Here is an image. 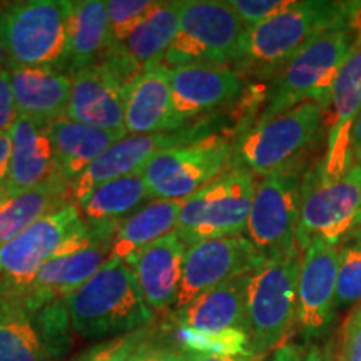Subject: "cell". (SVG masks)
<instances>
[{
    "instance_id": "obj_7",
    "label": "cell",
    "mask_w": 361,
    "mask_h": 361,
    "mask_svg": "<svg viewBox=\"0 0 361 361\" xmlns=\"http://www.w3.org/2000/svg\"><path fill=\"white\" fill-rule=\"evenodd\" d=\"M246 25L228 2L183 0L179 29L162 64L234 67L245 39Z\"/></svg>"
},
{
    "instance_id": "obj_23",
    "label": "cell",
    "mask_w": 361,
    "mask_h": 361,
    "mask_svg": "<svg viewBox=\"0 0 361 361\" xmlns=\"http://www.w3.org/2000/svg\"><path fill=\"white\" fill-rule=\"evenodd\" d=\"M126 133L133 135L164 134L179 130L174 117L171 69L152 64L129 85L124 111Z\"/></svg>"
},
{
    "instance_id": "obj_29",
    "label": "cell",
    "mask_w": 361,
    "mask_h": 361,
    "mask_svg": "<svg viewBox=\"0 0 361 361\" xmlns=\"http://www.w3.org/2000/svg\"><path fill=\"white\" fill-rule=\"evenodd\" d=\"M109 45V19L106 2H69V74L101 61Z\"/></svg>"
},
{
    "instance_id": "obj_49",
    "label": "cell",
    "mask_w": 361,
    "mask_h": 361,
    "mask_svg": "<svg viewBox=\"0 0 361 361\" xmlns=\"http://www.w3.org/2000/svg\"><path fill=\"white\" fill-rule=\"evenodd\" d=\"M4 61H6V52H4L2 40H0V69H2V67H4Z\"/></svg>"
},
{
    "instance_id": "obj_46",
    "label": "cell",
    "mask_w": 361,
    "mask_h": 361,
    "mask_svg": "<svg viewBox=\"0 0 361 361\" xmlns=\"http://www.w3.org/2000/svg\"><path fill=\"white\" fill-rule=\"evenodd\" d=\"M303 361H324V350L319 348L318 345H311L310 348L306 350Z\"/></svg>"
},
{
    "instance_id": "obj_47",
    "label": "cell",
    "mask_w": 361,
    "mask_h": 361,
    "mask_svg": "<svg viewBox=\"0 0 361 361\" xmlns=\"http://www.w3.org/2000/svg\"><path fill=\"white\" fill-rule=\"evenodd\" d=\"M162 361H183V351L166 346L164 355H162Z\"/></svg>"
},
{
    "instance_id": "obj_45",
    "label": "cell",
    "mask_w": 361,
    "mask_h": 361,
    "mask_svg": "<svg viewBox=\"0 0 361 361\" xmlns=\"http://www.w3.org/2000/svg\"><path fill=\"white\" fill-rule=\"evenodd\" d=\"M351 157H353V164L361 166V111L351 129Z\"/></svg>"
},
{
    "instance_id": "obj_4",
    "label": "cell",
    "mask_w": 361,
    "mask_h": 361,
    "mask_svg": "<svg viewBox=\"0 0 361 361\" xmlns=\"http://www.w3.org/2000/svg\"><path fill=\"white\" fill-rule=\"evenodd\" d=\"M300 247L264 259L246 284V329L251 353L263 360L286 345L298 318Z\"/></svg>"
},
{
    "instance_id": "obj_17",
    "label": "cell",
    "mask_w": 361,
    "mask_h": 361,
    "mask_svg": "<svg viewBox=\"0 0 361 361\" xmlns=\"http://www.w3.org/2000/svg\"><path fill=\"white\" fill-rule=\"evenodd\" d=\"M338 245L314 238L303 251L298 276V318L306 341L323 336L335 313Z\"/></svg>"
},
{
    "instance_id": "obj_6",
    "label": "cell",
    "mask_w": 361,
    "mask_h": 361,
    "mask_svg": "<svg viewBox=\"0 0 361 361\" xmlns=\"http://www.w3.org/2000/svg\"><path fill=\"white\" fill-rule=\"evenodd\" d=\"M0 40L7 66H69V2L24 0L0 7Z\"/></svg>"
},
{
    "instance_id": "obj_13",
    "label": "cell",
    "mask_w": 361,
    "mask_h": 361,
    "mask_svg": "<svg viewBox=\"0 0 361 361\" xmlns=\"http://www.w3.org/2000/svg\"><path fill=\"white\" fill-rule=\"evenodd\" d=\"M306 168L256 179L246 238L264 259L296 246Z\"/></svg>"
},
{
    "instance_id": "obj_39",
    "label": "cell",
    "mask_w": 361,
    "mask_h": 361,
    "mask_svg": "<svg viewBox=\"0 0 361 361\" xmlns=\"http://www.w3.org/2000/svg\"><path fill=\"white\" fill-rule=\"evenodd\" d=\"M19 111L13 101L11 75L7 67L0 69V134H8L16 124Z\"/></svg>"
},
{
    "instance_id": "obj_5",
    "label": "cell",
    "mask_w": 361,
    "mask_h": 361,
    "mask_svg": "<svg viewBox=\"0 0 361 361\" xmlns=\"http://www.w3.org/2000/svg\"><path fill=\"white\" fill-rule=\"evenodd\" d=\"M353 45L355 35L346 25L316 35L269 80L256 119H269L303 102H316L328 112L333 84Z\"/></svg>"
},
{
    "instance_id": "obj_9",
    "label": "cell",
    "mask_w": 361,
    "mask_h": 361,
    "mask_svg": "<svg viewBox=\"0 0 361 361\" xmlns=\"http://www.w3.org/2000/svg\"><path fill=\"white\" fill-rule=\"evenodd\" d=\"M256 176L231 168L183 201L176 233L188 246L206 239L245 236Z\"/></svg>"
},
{
    "instance_id": "obj_12",
    "label": "cell",
    "mask_w": 361,
    "mask_h": 361,
    "mask_svg": "<svg viewBox=\"0 0 361 361\" xmlns=\"http://www.w3.org/2000/svg\"><path fill=\"white\" fill-rule=\"evenodd\" d=\"M119 224H87L84 231L72 236L39 271L32 286L20 301L25 310L32 314L44 305L66 300L87 283L109 259L112 239Z\"/></svg>"
},
{
    "instance_id": "obj_18",
    "label": "cell",
    "mask_w": 361,
    "mask_h": 361,
    "mask_svg": "<svg viewBox=\"0 0 361 361\" xmlns=\"http://www.w3.org/2000/svg\"><path fill=\"white\" fill-rule=\"evenodd\" d=\"M171 90L176 123L183 129L236 101L245 79L234 67L183 66L171 69Z\"/></svg>"
},
{
    "instance_id": "obj_26",
    "label": "cell",
    "mask_w": 361,
    "mask_h": 361,
    "mask_svg": "<svg viewBox=\"0 0 361 361\" xmlns=\"http://www.w3.org/2000/svg\"><path fill=\"white\" fill-rule=\"evenodd\" d=\"M56 149L59 176L66 184L74 183L107 149L124 139L128 133L99 129L64 116L49 124Z\"/></svg>"
},
{
    "instance_id": "obj_14",
    "label": "cell",
    "mask_w": 361,
    "mask_h": 361,
    "mask_svg": "<svg viewBox=\"0 0 361 361\" xmlns=\"http://www.w3.org/2000/svg\"><path fill=\"white\" fill-rule=\"evenodd\" d=\"M263 261V255L246 236L194 243L188 246L178 300L173 311L183 310L202 293L213 290L229 279L250 274Z\"/></svg>"
},
{
    "instance_id": "obj_37",
    "label": "cell",
    "mask_w": 361,
    "mask_h": 361,
    "mask_svg": "<svg viewBox=\"0 0 361 361\" xmlns=\"http://www.w3.org/2000/svg\"><path fill=\"white\" fill-rule=\"evenodd\" d=\"M333 353L336 361H361V303L343 323Z\"/></svg>"
},
{
    "instance_id": "obj_15",
    "label": "cell",
    "mask_w": 361,
    "mask_h": 361,
    "mask_svg": "<svg viewBox=\"0 0 361 361\" xmlns=\"http://www.w3.org/2000/svg\"><path fill=\"white\" fill-rule=\"evenodd\" d=\"M204 126L206 124L201 121L196 126H188L174 133L146 135L128 134L111 149H107L90 168L85 169V173L71 184L72 202L79 206L101 184L137 173L147 164L151 157L164 149L183 146V144L197 141L204 135L214 134L207 133Z\"/></svg>"
},
{
    "instance_id": "obj_32",
    "label": "cell",
    "mask_w": 361,
    "mask_h": 361,
    "mask_svg": "<svg viewBox=\"0 0 361 361\" xmlns=\"http://www.w3.org/2000/svg\"><path fill=\"white\" fill-rule=\"evenodd\" d=\"M361 303V228L338 245L335 310Z\"/></svg>"
},
{
    "instance_id": "obj_25",
    "label": "cell",
    "mask_w": 361,
    "mask_h": 361,
    "mask_svg": "<svg viewBox=\"0 0 361 361\" xmlns=\"http://www.w3.org/2000/svg\"><path fill=\"white\" fill-rule=\"evenodd\" d=\"M250 274L233 278L202 293L183 310L173 311L176 328L196 333L246 329V284Z\"/></svg>"
},
{
    "instance_id": "obj_41",
    "label": "cell",
    "mask_w": 361,
    "mask_h": 361,
    "mask_svg": "<svg viewBox=\"0 0 361 361\" xmlns=\"http://www.w3.org/2000/svg\"><path fill=\"white\" fill-rule=\"evenodd\" d=\"M166 346L157 345L156 341L149 340V336L144 340L141 345L135 348V351L130 356L129 361H162V355H164Z\"/></svg>"
},
{
    "instance_id": "obj_34",
    "label": "cell",
    "mask_w": 361,
    "mask_h": 361,
    "mask_svg": "<svg viewBox=\"0 0 361 361\" xmlns=\"http://www.w3.org/2000/svg\"><path fill=\"white\" fill-rule=\"evenodd\" d=\"M39 336L54 360L62 358L71 348V316L66 300L44 305L30 314Z\"/></svg>"
},
{
    "instance_id": "obj_28",
    "label": "cell",
    "mask_w": 361,
    "mask_h": 361,
    "mask_svg": "<svg viewBox=\"0 0 361 361\" xmlns=\"http://www.w3.org/2000/svg\"><path fill=\"white\" fill-rule=\"evenodd\" d=\"M69 202H72L71 186L64 183L20 192H6L0 189V246Z\"/></svg>"
},
{
    "instance_id": "obj_20",
    "label": "cell",
    "mask_w": 361,
    "mask_h": 361,
    "mask_svg": "<svg viewBox=\"0 0 361 361\" xmlns=\"http://www.w3.org/2000/svg\"><path fill=\"white\" fill-rule=\"evenodd\" d=\"M180 4L157 2L151 13L123 42L109 45L102 59L134 80L146 67L159 64L173 45L179 29Z\"/></svg>"
},
{
    "instance_id": "obj_43",
    "label": "cell",
    "mask_w": 361,
    "mask_h": 361,
    "mask_svg": "<svg viewBox=\"0 0 361 361\" xmlns=\"http://www.w3.org/2000/svg\"><path fill=\"white\" fill-rule=\"evenodd\" d=\"M11 154H12L11 133L0 134V188H2L7 180L8 166H11Z\"/></svg>"
},
{
    "instance_id": "obj_10",
    "label": "cell",
    "mask_w": 361,
    "mask_h": 361,
    "mask_svg": "<svg viewBox=\"0 0 361 361\" xmlns=\"http://www.w3.org/2000/svg\"><path fill=\"white\" fill-rule=\"evenodd\" d=\"M234 141L209 134L157 152L142 168L149 200L184 201L233 166Z\"/></svg>"
},
{
    "instance_id": "obj_22",
    "label": "cell",
    "mask_w": 361,
    "mask_h": 361,
    "mask_svg": "<svg viewBox=\"0 0 361 361\" xmlns=\"http://www.w3.org/2000/svg\"><path fill=\"white\" fill-rule=\"evenodd\" d=\"M186 251L188 245L174 231L128 261L154 314L174 310Z\"/></svg>"
},
{
    "instance_id": "obj_24",
    "label": "cell",
    "mask_w": 361,
    "mask_h": 361,
    "mask_svg": "<svg viewBox=\"0 0 361 361\" xmlns=\"http://www.w3.org/2000/svg\"><path fill=\"white\" fill-rule=\"evenodd\" d=\"M6 67L19 116L47 126L67 116L72 92L69 72L54 67Z\"/></svg>"
},
{
    "instance_id": "obj_8",
    "label": "cell",
    "mask_w": 361,
    "mask_h": 361,
    "mask_svg": "<svg viewBox=\"0 0 361 361\" xmlns=\"http://www.w3.org/2000/svg\"><path fill=\"white\" fill-rule=\"evenodd\" d=\"M361 228V166L353 164L340 178L324 176L322 164L306 171L301 189V214L296 245L301 252L314 238L331 245Z\"/></svg>"
},
{
    "instance_id": "obj_1",
    "label": "cell",
    "mask_w": 361,
    "mask_h": 361,
    "mask_svg": "<svg viewBox=\"0 0 361 361\" xmlns=\"http://www.w3.org/2000/svg\"><path fill=\"white\" fill-rule=\"evenodd\" d=\"M66 305L72 329L85 340L129 335L154 322L134 269L116 258L107 259L87 283L71 293Z\"/></svg>"
},
{
    "instance_id": "obj_42",
    "label": "cell",
    "mask_w": 361,
    "mask_h": 361,
    "mask_svg": "<svg viewBox=\"0 0 361 361\" xmlns=\"http://www.w3.org/2000/svg\"><path fill=\"white\" fill-rule=\"evenodd\" d=\"M183 351V361H263L255 355H236V356H218V355H202L194 351Z\"/></svg>"
},
{
    "instance_id": "obj_11",
    "label": "cell",
    "mask_w": 361,
    "mask_h": 361,
    "mask_svg": "<svg viewBox=\"0 0 361 361\" xmlns=\"http://www.w3.org/2000/svg\"><path fill=\"white\" fill-rule=\"evenodd\" d=\"M85 228L78 204L69 202L0 246V298L22 301L42 266Z\"/></svg>"
},
{
    "instance_id": "obj_21",
    "label": "cell",
    "mask_w": 361,
    "mask_h": 361,
    "mask_svg": "<svg viewBox=\"0 0 361 361\" xmlns=\"http://www.w3.org/2000/svg\"><path fill=\"white\" fill-rule=\"evenodd\" d=\"M11 166L6 184L0 188L2 191L20 192L64 183L59 176L56 149L47 124L19 116L11 129Z\"/></svg>"
},
{
    "instance_id": "obj_31",
    "label": "cell",
    "mask_w": 361,
    "mask_h": 361,
    "mask_svg": "<svg viewBox=\"0 0 361 361\" xmlns=\"http://www.w3.org/2000/svg\"><path fill=\"white\" fill-rule=\"evenodd\" d=\"M0 361H54L32 316L17 300L0 298Z\"/></svg>"
},
{
    "instance_id": "obj_33",
    "label": "cell",
    "mask_w": 361,
    "mask_h": 361,
    "mask_svg": "<svg viewBox=\"0 0 361 361\" xmlns=\"http://www.w3.org/2000/svg\"><path fill=\"white\" fill-rule=\"evenodd\" d=\"M176 340L183 350L202 355L236 356L252 355L250 336L243 329H226L219 333H196L189 329L176 328Z\"/></svg>"
},
{
    "instance_id": "obj_44",
    "label": "cell",
    "mask_w": 361,
    "mask_h": 361,
    "mask_svg": "<svg viewBox=\"0 0 361 361\" xmlns=\"http://www.w3.org/2000/svg\"><path fill=\"white\" fill-rule=\"evenodd\" d=\"M306 350L296 343H286L273 353L271 361H303Z\"/></svg>"
},
{
    "instance_id": "obj_35",
    "label": "cell",
    "mask_w": 361,
    "mask_h": 361,
    "mask_svg": "<svg viewBox=\"0 0 361 361\" xmlns=\"http://www.w3.org/2000/svg\"><path fill=\"white\" fill-rule=\"evenodd\" d=\"M156 6L157 2H152V0H109L106 2L107 19H109V45L128 39Z\"/></svg>"
},
{
    "instance_id": "obj_27",
    "label": "cell",
    "mask_w": 361,
    "mask_h": 361,
    "mask_svg": "<svg viewBox=\"0 0 361 361\" xmlns=\"http://www.w3.org/2000/svg\"><path fill=\"white\" fill-rule=\"evenodd\" d=\"M180 207L183 201L179 200H154L139 207L117 226L109 258L128 263L137 252L174 233Z\"/></svg>"
},
{
    "instance_id": "obj_3",
    "label": "cell",
    "mask_w": 361,
    "mask_h": 361,
    "mask_svg": "<svg viewBox=\"0 0 361 361\" xmlns=\"http://www.w3.org/2000/svg\"><path fill=\"white\" fill-rule=\"evenodd\" d=\"M326 124V111L303 102L269 119H256L234 139L233 166L256 178L306 168V157Z\"/></svg>"
},
{
    "instance_id": "obj_2",
    "label": "cell",
    "mask_w": 361,
    "mask_h": 361,
    "mask_svg": "<svg viewBox=\"0 0 361 361\" xmlns=\"http://www.w3.org/2000/svg\"><path fill=\"white\" fill-rule=\"evenodd\" d=\"M340 25H345L343 2L295 0L271 19L247 27L234 69L243 78L269 82L310 40Z\"/></svg>"
},
{
    "instance_id": "obj_36",
    "label": "cell",
    "mask_w": 361,
    "mask_h": 361,
    "mask_svg": "<svg viewBox=\"0 0 361 361\" xmlns=\"http://www.w3.org/2000/svg\"><path fill=\"white\" fill-rule=\"evenodd\" d=\"M149 336L147 329L116 336L111 340L97 343L80 353L74 361H129L130 356L141 343Z\"/></svg>"
},
{
    "instance_id": "obj_30",
    "label": "cell",
    "mask_w": 361,
    "mask_h": 361,
    "mask_svg": "<svg viewBox=\"0 0 361 361\" xmlns=\"http://www.w3.org/2000/svg\"><path fill=\"white\" fill-rule=\"evenodd\" d=\"M149 200L142 169L97 186L78 206L89 226L119 224Z\"/></svg>"
},
{
    "instance_id": "obj_16",
    "label": "cell",
    "mask_w": 361,
    "mask_h": 361,
    "mask_svg": "<svg viewBox=\"0 0 361 361\" xmlns=\"http://www.w3.org/2000/svg\"><path fill=\"white\" fill-rule=\"evenodd\" d=\"M71 78L72 92L67 117L99 129L126 133V96L133 80L106 59L71 72Z\"/></svg>"
},
{
    "instance_id": "obj_40",
    "label": "cell",
    "mask_w": 361,
    "mask_h": 361,
    "mask_svg": "<svg viewBox=\"0 0 361 361\" xmlns=\"http://www.w3.org/2000/svg\"><path fill=\"white\" fill-rule=\"evenodd\" d=\"M343 22L355 35V44H361V0L343 2Z\"/></svg>"
},
{
    "instance_id": "obj_38",
    "label": "cell",
    "mask_w": 361,
    "mask_h": 361,
    "mask_svg": "<svg viewBox=\"0 0 361 361\" xmlns=\"http://www.w3.org/2000/svg\"><path fill=\"white\" fill-rule=\"evenodd\" d=\"M295 0H228V6L247 27L258 25L288 8Z\"/></svg>"
},
{
    "instance_id": "obj_19",
    "label": "cell",
    "mask_w": 361,
    "mask_h": 361,
    "mask_svg": "<svg viewBox=\"0 0 361 361\" xmlns=\"http://www.w3.org/2000/svg\"><path fill=\"white\" fill-rule=\"evenodd\" d=\"M361 111V44H355L333 84L326 112V149L319 161L326 178H340L353 166L351 129Z\"/></svg>"
},
{
    "instance_id": "obj_48",
    "label": "cell",
    "mask_w": 361,
    "mask_h": 361,
    "mask_svg": "<svg viewBox=\"0 0 361 361\" xmlns=\"http://www.w3.org/2000/svg\"><path fill=\"white\" fill-rule=\"evenodd\" d=\"M324 361H336L335 353H333V343H328L326 348H324Z\"/></svg>"
}]
</instances>
